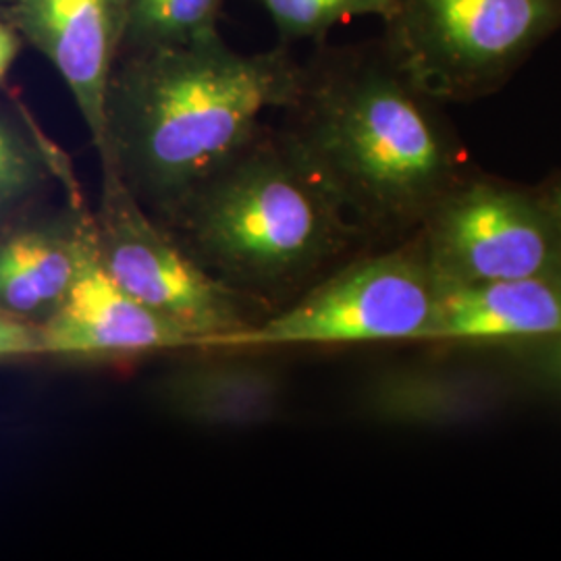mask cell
Here are the masks:
<instances>
[{"label":"cell","mask_w":561,"mask_h":561,"mask_svg":"<svg viewBox=\"0 0 561 561\" xmlns=\"http://www.w3.org/2000/svg\"><path fill=\"white\" fill-rule=\"evenodd\" d=\"M442 106L381 38L324 41L279 129L358 233L419 231L472 171Z\"/></svg>","instance_id":"cell-1"},{"label":"cell","mask_w":561,"mask_h":561,"mask_svg":"<svg viewBox=\"0 0 561 561\" xmlns=\"http://www.w3.org/2000/svg\"><path fill=\"white\" fill-rule=\"evenodd\" d=\"M291 46L240 53L221 34L121 53L104 101L101 169L161 222L254 140L300 88Z\"/></svg>","instance_id":"cell-2"},{"label":"cell","mask_w":561,"mask_h":561,"mask_svg":"<svg viewBox=\"0 0 561 561\" xmlns=\"http://www.w3.org/2000/svg\"><path fill=\"white\" fill-rule=\"evenodd\" d=\"M167 225L241 296H287L358 236L296 148L266 123Z\"/></svg>","instance_id":"cell-3"},{"label":"cell","mask_w":561,"mask_h":561,"mask_svg":"<svg viewBox=\"0 0 561 561\" xmlns=\"http://www.w3.org/2000/svg\"><path fill=\"white\" fill-rule=\"evenodd\" d=\"M381 41L443 102L497 92L561 30V0H391Z\"/></svg>","instance_id":"cell-4"},{"label":"cell","mask_w":561,"mask_h":561,"mask_svg":"<svg viewBox=\"0 0 561 561\" xmlns=\"http://www.w3.org/2000/svg\"><path fill=\"white\" fill-rule=\"evenodd\" d=\"M437 321L439 280L419 240L345 264L291 306L252 322L215 352L435 341Z\"/></svg>","instance_id":"cell-5"},{"label":"cell","mask_w":561,"mask_h":561,"mask_svg":"<svg viewBox=\"0 0 561 561\" xmlns=\"http://www.w3.org/2000/svg\"><path fill=\"white\" fill-rule=\"evenodd\" d=\"M101 175V201L92 213L94 241L106 273L121 289L183 329L201 352H215L245 331L254 321L240 291L194 259L113 169L104 167Z\"/></svg>","instance_id":"cell-6"},{"label":"cell","mask_w":561,"mask_h":561,"mask_svg":"<svg viewBox=\"0 0 561 561\" xmlns=\"http://www.w3.org/2000/svg\"><path fill=\"white\" fill-rule=\"evenodd\" d=\"M419 231L439 285L561 279V231L541 190L470 171Z\"/></svg>","instance_id":"cell-7"},{"label":"cell","mask_w":561,"mask_h":561,"mask_svg":"<svg viewBox=\"0 0 561 561\" xmlns=\"http://www.w3.org/2000/svg\"><path fill=\"white\" fill-rule=\"evenodd\" d=\"M0 15L59 71L101 154L104 101L123 48L127 0H13Z\"/></svg>","instance_id":"cell-8"},{"label":"cell","mask_w":561,"mask_h":561,"mask_svg":"<svg viewBox=\"0 0 561 561\" xmlns=\"http://www.w3.org/2000/svg\"><path fill=\"white\" fill-rule=\"evenodd\" d=\"M44 356L113 360L157 352L196 350L175 327L125 294L102 264L94 229L78 277L59 308L41 324Z\"/></svg>","instance_id":"cell-9"},{"label":"cell","mask_w":561,"mask_h":561,"mask_svg":"<svg viewBox=\"0 0 561 561\" xmlns=\"http://www.w3.org/2000/svg\"><path fill=\"white\" fill-rule=\"evenodd\" d=\"M65 192V208L23 215L0 229V314L42 324L67 298L92 238L94 215L78 181Z\"/></svg>","instance_id":"cell-10"},{"label":"cell","mask_w":561,"mask_h":561,"mask_svg":"<svg viewBox=\"0 0 561 561\" xmlns=\"http://www.w3.org/2000/svg\"><path fill=\"white\" fill-rule=\"evenodd\" d=\"M162 373L150 393L175 421L213 431L259 428L275 421L287 400V381L275 364L219 352Z\"/></svg>","instance_id":"cell-11"},{"label":"cell","mask_w":561,"mask_h":561,"mask_svg":"<svg viewBox=\"0 0 561 561\" xmlns=\"http://www.w3.org/2000/svg\"><path fill=\"white\" fill-rule=\"evenodd\" d=\"M507 398V385L477 368L396 366L364 382L358 410L385 426L435 428L491 414Z\"/></svg>","instance_id":"cell-12"},{"label":"cell","mask_w":561,"mask_h":561,"mask_svg":"<svg viewBox=\"0 0 561 561\" xmlns=\"http://www.w3.org/2000/svg\"><path fill=\"white\" fill-rule=\"evenodd\" d=\"M561 335V279L439 285L435 341L518 345Z\"/></svg>","instance_id":"cell-13"},{"label":"cell","mask_w":561,"mask_h":561,"mask_svg":"<svg viewBox=\"0 0 561 561\" xmlns=\"http://www.w3.org/2000/svg\"><path fill=\"white\" fill-rule=\"evenodd\" d=\"M73 180L71 162L25 111L0 106V229L21 219L53 183Z\"/></svg>","instance_id":"cell-14"},{"label":"cell","mask_w":561,"mask_h":561,"mask_svg":"<svg viewBox=\"0 0 561 561\" xmlns=\"http://www.w3.org/2000/svg\"><path fill=\"white\" fill-rule=\"evenodd\" d=\"M222 2L225 0H127L121 53L187 44L221 34Z\"/></svg>","instance_id":"cell-15"},{"label":"cell","mask_w":561,"mask_h":561,"mask_svg":"<svg viewBox=\"0 0 561 561\" xmlns=\"http://www.w3.org/2000/svg\"><path fill=\"white\" fill-rule=\"evenodd\" d=\"M273 21L279 44H319L341 23L362 18L382 20L391 0H259Z\"/></svg>","instance_id":"cell-16"},{"label":"cell","mask_w":561,"mask_h":561,"mask_svg":"<svg viewBox=\"0 0 561 561\" xmlns=\"http://www.w3.org/2000/svg\"><path fill=\"white\" fill-rule=\"evenodd\" d=\"M530 385L561 398V335L512 345Z\"/></svg>","instance_id":"cell-17"},{"label":"cell","mask_w":561,"mask_h":561,"mask_svg":"<svg viewBox=\"0 0 561 561\" xmlns=\"http://www.w3.org/2000/svg\"><path fill=\"white\" fill-rule=\"evenodd\" d=\"M44 356L41 324L0 314V360Z\"/></svg>","instance_id":"cell-18"},{"label":"cell","mask_w":561,"mask_h":561,"mask_svg":"<svg viewBox=\"0 0 561 561\" xmlns=\"http://www.w3.org/2000/svg\"><path fill=\"white\" fill-rule=\"evenodd\" d=\"M21 36L15 32V27L0 18V81L7 78V73L11 71L13 62L18 59L21 48Z\"/></svg>","instance_id":"cell-19"},{"label":"cell","mask_w":561,"mask_h":561,"mask_svg":"<svg viewBox=\"0 0 561 561\" xmlns=\"http://www.w3.org/2000/svg\"><path fill=\"white\" fill-rule=\"evenodd\" d=\"M539 190H541L542 198L547 202V206L551 208V213H553V217H556L561 231V171L558 175H553L551 180L547 181Z\"/></svg>","instance_id":"cell-20"},{"label":"cell","mask_w":561,"mask_h":561,"mask_svg":"<svg viewBox=\"0 0 561 561\" xmlns=\"http://www.w3.org/2000/svg\"><path fill=\"white\" fill-rule=\"evenodd\" d=\"M9 2H13V0H0V9H2V7H7Z\"/></svg>","instance_id":"cell-21"}]
</instances>
